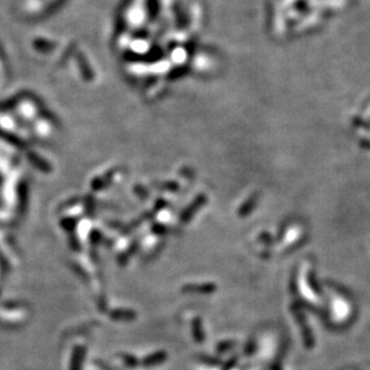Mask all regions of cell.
<instances>
[{
	"mask_svg": "<svg viewBox=\"0 0 370 370\" xmlns=\"http://www.w3.org/2000/svg\"><path fill=\"white\" fill-rule=\"evenodd\" d=\"M164 357H166V354H164V352H160V353L155 354V356L148 357V358L145 359V362H144V364H145V365L158 364V363H160L161 360L164 359Z\"/></svg>",
	"mask_w": 370,
	"mask_h": 370,
	"instance_id": "6da1fadb",
	"label": "cell"
}]
</instances>
